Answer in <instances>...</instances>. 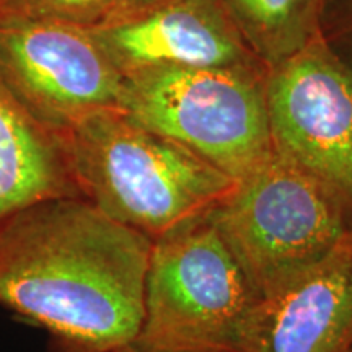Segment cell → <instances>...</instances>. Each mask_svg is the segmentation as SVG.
Instances as JSON below:
<instances>
[{"label": "cell", "mask_w": 352, "mask_h": 352, "mask_svg": "<svg viewBox=\"0 0 352 352\" xmlns=\"http://www.w3.org/2000/svg\"><path fill=\"white\" fill-rule=\"evenodd\" d=\"M152 243L87 199L34 202L0 226V303L69 352H124L142 324Z\"/></svg>", "instance_id": "cell-1"}, {"label": "cell", "mask_w": 352, "mask_h": 352, "mask_svg": "<svg viewBox=\"0 0 352 352\" xmlns=\"http://www.w3.org/2000/svg\"><path fill=\"white\" fill-rule=\"evenodd\" d=\"M59 135L78 192L151 240L206 217L236 186L232 176L121 109L88 114Z\"/></svg>", "instance_id": "cell-2"}, {"label": "cell", "mask_w": 352, "mask_h": 352, "mask_svg": "<svg viewBox=\"0 0 352 352\" xmlns=\"http://www.w3.org/2000/svg\"><path fill=\"white\" fill-rule=\"evenodd\" d=\"M261 310L206 215L153 240L142 324L124 352H254Z\"/></svg>", "instance_id": "cell-3"}, {"label": "cell", "mask_w": 352, "mask_h": 352, "mask_svg": "<svg viewBox=\"0 0 352 352\" xmlns=\"http://www.w3.org/2000/svg\"><path fill=\"white\" fill-rule=\"evenodd\" d=\"M347 208L331 186L274 151L208 217L266 302L352 232Z\"/></svg>", "instance_id": "cell-4"}, {"label": "cell", "mask_w": 352, "mask_h": 352, "mask_svg": "<svg viewBox=\"0 0 352 352\" xmlns=\"http://www.w3.org/2000/svg\"><path fill=\"white\" fill-rule=\"evenodd\" d=\"M121 111L236 182L274 152L263 96L226 67L131 70L124 76Z\"/></svg>", "instance_id": "cell-5"}, {"label": "cell", "mask_w": 352, "mask_h": 352, "mask_svg": "<svg viewBox=\"0 0 352 352\" xmlns=\"http://www.w3.org/2000/svg\"><path fill=\"white\" fill-rule=\"evenodd\" d=\"M0 76L56 134L88 114L122 107L124 74L91 32L67 21L0 8Z\"/></svg>", "instance_id": "cell-6"}, {"label": "cell", "mask_w": 352, "mask_h": 352, "mask_svg": "<svg viewBox=\"0 0 352 352\" xmlns=\"http://www.w3.org/2000/svg\"><path fill=\"white\" fill-rule=\"evenodd\" d=\"M266 108L274 151L352 209V70L318 52L294 57L272 78Z\"/></svg>", "instance_id": "cell-7"}, {"label": "cell", "mask_w": 352, "mask_h": 352, "mask_svg": "<svg viewBox=\"0 0 352 352\" xmlns=\"http://www.w3.org/2000/svg\"><path fill=\"white\" fill-rule=\"evenodd\" d=\"M254 352H352V232L263 302Z\"/></svg>", "instance_id": "cell-8"}, {"label": "cell", "mask_w": 352, "mask_h": 352, "mask_svg": "<svg viewBox=\"0 0 352 352\" xmlns=\"http://www.w3.org/2000/svg\"><path fill=\"white\" fill-rule=\"evenodd\" d=\"M113 63L127 69L226 67L239 47L204 13L186 6L166 7L151 15L122 20L91 33Z\"/></svg>", "instance_id": "cell-9"}, {"label": "cell", "mask_w": 352, "mask_h": 352, "mask_svg": "<svg viewBox=\"0 0 352 352\" xmlns=\"http://www.w3.org/2000/svg\"><path fill=\"white\" fill-rule=\"evenodd\" d=\"M77 192L60 135L34 120L0 76V226L26 206Z\"/></svg>", "instance_id": "cell-10"}, {"label": "cell", "mask_w": 352, "mask_h": 352, "mask_svg": "<svg viewBox=\"0 0 352 352\" xmlns=\"http://www.w3.org/2000/svg\"><path fill=\"white\" fill-rule=\"evenodd\" d=\"M116 0H7L2 10H10L34 19H50L80 23L104 13Z\"/></svg>", "instance_id": "cell-11"}, {"label": "cell", "mask_w": 352, "mask_h": 352, "mask_svg": "<svg viewBox=\"0 0 352 352\" xmlns=\"http://www.w3.org/2000/svg\"><path fill=\"white\" fill-rule=\"evenodd\" d=\"M240 6L263 25H277L289 19L297 0H239Z\"/></svg>", "instance_id": "cell-12"}, {"label": "cell", "mask_w": 352, "mask_h": 352, "mask_svg": "<svg viewBox=\"0 0 352 352\" xmlns=\"http://www.w3.org/2000/svg\"><path fill=\"white\" fill-rule=\"evenodd\" d=\"M6 3H7V0H0V7L6 6Z\"/></svg>", "instance_id": "cell-13"}]
</instances>
